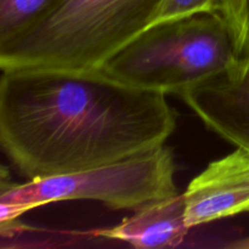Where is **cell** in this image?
Here are the masks:
<instances>
[{
    "instance_id": "obj_7",
    "label": "cell",
    "mask_w": 249,
    "mask_h": 249,
    "mask_svg": "<svg viewBox=\"0 0 249 249\" xmlns=\"http://www.w3.org/2000/svg\"><path fill=\"white\" fill-rule=\"evenodd\" d=\"M136 211L119 225L97 231L96 235L138 248H167L178 247L190 230L184 194L150 202Z\"/></svg>"
},
{
    "instance_id": "obj_2",
    "label": "cell",
    "mask_w": 249,
    "mask_h": 249,
    "mask_svg": "<svg viewBox=\"0 0 249 249\" xmlns=\"http://www.w3.org/2000/svg\"><path fill=\"white\" fill-rule=\"evenodd\" d=\"M163 0H56L0 43V68L97 70L155 22Z\"/></svg>"
},
{
    "instance_id": "obj_11",
    "label": "cell",
    "mask_w": 249,
    "mask_h": 249,
    "mask_svg": "<svg viewBox=\"0 0 249 249\" xmlns=\"http://www.w3.org/2000/svg\"><path fill=\"white\" fill-rule=\"evenodd\" d=\"M228 247L237 248V249H249V237L242 238V240H238L236 241V242L230 243Z\"/></svg>"
},
{
    "instance_id": "obj_4",
    "label": "cell",
    "mask_w": 249,
    "mask_h": 249,
    "mask_svg": "<svg viewBox=\"0 0 249 249\" xmlns=\"http://www.w3.org/2000/svg\"><path fill=\"white\" fill-rule=\"evenodd\" d=\"M174 175V156L164 143L92 169L1 186L0 202L22 206L27 212L44 204L75 199L102 202L113 209H139L179 194Z\"/></svg>"
},
{
    "instance_id": "obj_6",
    "label": "cell",
    "mask_w": 249,
    "mask_h": 249,
    "mask_svg": "<svg viewBox=\"0 0 249 249\" xmlns=\"http://www.w3.org/2000/svg\"><path fill=\"white\" fill-rule=\"evenodd\" d=\"M189 228L249 212V151L213 160L184 192Z\"/></svg>"
},
{
    "instance_id": "obj_5",
    "label": "cell",
    "mask_w": 249,
    "mask_h": 249,
    "mask_svg": "<svg viewBox=\"0 0 249 249\" xmlns=\"http://www.w3.org/2000/svg\"><path fill=\"white\" fill-rule=\"evenodd\" d=\"M179 96L211 130L249 151V55Z\"/></svg>"
},
{
    "instance_id": "obj_3",
    "label": "cell",
    "mask_w": 249,
    "mask_h": 249,
    "mask_svg": "<svg viewBox=\"0 0 249 249\" xmlns=\"http://www.w3.org/2000/svg\"><path fill=\"white\" fill-rule=\"evenodd\" d=\"M237 60L228 23L211 11L152 23L97 70L131 87L179 95Z\"/></svg>"
},
{
    "instance_id": "obj_8",
    "label": "cell",
    "mask_w": 249,
    "mask_h": 249,
    "mask_svg": "<svg viewBox=\"0 0 249 249\" xmlns=\"http://www.w3.org/2000/svg\"><path fill=\"white\" fill-rule=\"evenodd\" d=\"M56 0H0V43L45 12Z\"/></svg>"
},
{
    "instance_id": "obj_10",
    "label": "cell",
    "mask_w": 249,
    "mask_h": 249,
    "mask_svg": "<svg viewBox=\"0 0 249 249\" xmlns=\"http://www.w3.org/2000/svg\"><path fill=\"white\" fill-rule=\"evenodd\" d=\"M221 0H163L155 22L191 16L199 12H218Z\"/></svg>"
},
{
    "instance_id": "obj_9",
    "label": "cell",
    "mask_w": 249,
    "mask_h": 249,
    "mask_svg": "<svg viewBox=\"0 0 249 249\" xmlns=\"http://www.w3.org/2000/svg\"><path fill=\"white\" fill-rule=\"evenodd\" d=\"M230 29L238 58L249 55V0H221L218 10Z\"/></svg>"
},
{
    "instance_id": "obj_1",
    "label": "cell",
    "mask_w": 249,
    "mask_h": 249,
    "mask_svg": "<svg viewBox=\"0 0 249 249\" xmlns=\"http://www.w3.org/2000/svg\"><path fill=\"white\" fill-rule=\"evenodd\" d=\"M175 112L158 90L99 70H1L0 142L31 179L73 174L164 145Z\"/></svg>"
}]
</instances>
